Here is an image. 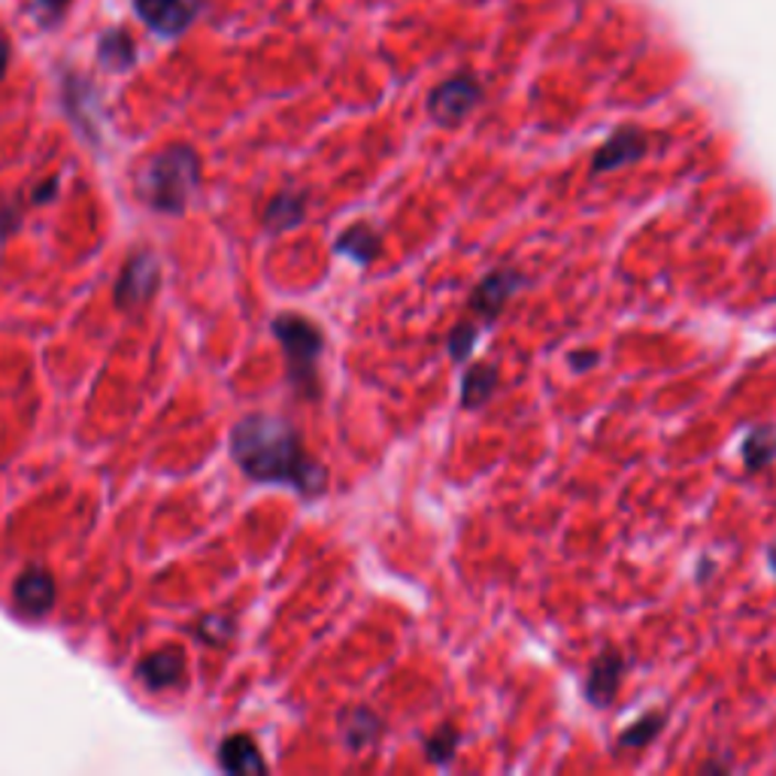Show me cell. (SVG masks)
Segmentation results:
<instances>
[{
  "instance_id": "7c38bea8",
  "label": "cell",
  "mask_w": 776,
  "mask_h": 776,
  "mask_svg": "<svg viewBox=\"0 0 776 776\" xmlns=\"http://www.w3.org/2000/svg\"><path fill=\"white\" fill-rule=\"evenodd\" d=\"M379 728L382 725H379L376 713H370L367 707H355L340 719V737L346 743V750L362 752L367 746H374L376 737H379Z\"/></svg>"
},
{
  "instance_id": "52a82bcc",
  "label": "cell",
  "mask_w": 776,
  "mask_h": 776,
  "mask_svg": "<svg viewBox=\"0 0 776 776\" xmlns=\"http://www.w3.org/2000/svg\"><path fill=\"white\" fill-rule=\"evenodd\" d=\"M521 289V277L516 270H495L473 289L471 310L483 319H495L507 306L509 298Z\"/></svg>"
},
{
  "instance_id": "9a60e30c",
  "label": "cell",
  "mask_w": 776,
  "mask_h": 776,
  "mask_svg": "<svg viewBox=\"0 0 776 776\" xmlns=\"http://www.w3.org/2000/svg\"><path fill=\"white\" fill-rule=\"evenodd\" d=\"M97 61L107 67V71H128L133 61H137V46L128 31L112 28L107 34L97 40Z\"/></svg>"
},
{
  "instance_id": "5b68a950",
  "label": "cell",
  "mask_w": 776,
  "mask_h": 776,
  "mask_svg": "<svg viewBox=\"0 0 776 776\" xmlns=\"http://www.w3.org/2000/svg\"><path fill=\"white\" fill-rule=\"evenodd\" d=\"M206 0H133L140 22L158 36H182L204 10Z\"/></svg>"
},
{
  "instance_id": "44dd1931",
  "label": "cell",
  "mask_w": 776,
  "mask_h": 776,
  "mask_svg": "<svg viewBox=\"0 0 776 776\" xmlns=\"http://www.w3.org/2000/svg\"><path fill=\"white\" fill-rule=\"evenodd\" d=\"M476 334H479V327L473 325V322H461V325H455V331L449 334V355L455 358V362H467L473 352V343H476Z\"/></svg>"
},
{
  "instance_id": "ba28073f",
  "label": "cell",
  "mask_w": 776,
  "mask_h": 776,
  "mask_svg": "<svg viewBox=\"0 0 776 776\" xmlns=\"http://www.w3.org/2000/svg\"><path fill=\"white\" fill-rule=\"evenodd\" d=\"M15 604L22 606L28 616H43L55 604V580L43 568H28L12 585Z\"/></svg>"
},
{
  "instance_id": "7402d4cb",
  "label": "cell",
  "mask_w": 776,
  "mask_h": 776,
  "mask_svg": "<svg viewBox=\"0 0 776 776\" xmlns=\"http://www.w3.org/2000/svg\"><path fill=\"white\" fill-rule=\"evenodd\" d=\"M67 3H71V0H36V3H34L36 22L43 24V28H52V24H58L61 19H64V10H67Z\"/></svg>"
},
{
  "instance_id": "9c48e42d",
  "label": "cell",
  "mask_w": 776,
  "mask_h": 776,
  "mask_svg": "<svg viewBox=\"0 0 776 776\" xmlns=\"http://www.w3.org/2000/svg\"><path fill=\"white\" fill-rule=\"evenodd\" d=\"M643 152H646V140H643V133L634 131V128H622V131L613 133V137L597 149V155H594L592 161V170L594 173H610V170L628 168V164H634V161H640Z\"/></svg>"
},
{
  "instance_id": "2e32d148",
  "label": "cell",
  "mask_w": 776,
  "mask_h": 776,
  "mask_svg": "<svg viewBox=\"0 0 776 776\" xmlns=\"http://www.w3.org/2000/svg\"><path fill=\"white\" fill-rule=\"evenodd\" d=\"M303 216H306V197L294 192H282L267 204L265 225L270 230H291L301 225Z\"/></svg>"
},
{
  "instance_id": "8992f818",
  "label": "cell",
  "mask_w": 776,
  "mask_h": 776,
  "mask_svg": "<svg viewBox=\"0 0 776 776\" xmlns=\"http://www.w3.org/2000/svg\"><path fill=\"white\" fill-rule=\"evenodd\" d=\"M158 279H161V270H158V261L152 255H133L131 261L125 265L121 270L119 282H116V301L125 310H133L152 298V291L158 289Z\"/></svg>"
},
{
  "instance_id": "30bf717a",
  "label": "cell",
  "mask_w": 776,
  "mask_h": 776,
  "mask_svg": "<svg viewBox=\"0 0 776 776\" xmlns=\"http://www.w3.org/2000/svg\"><path fill=\"white\" fill-rule=\"evenodd\" d=\"M622 673H625V658L613 649H606L597 661L589 670V682H585V694L594 707H606L613 703L618 691V682H622Z\"/></svg>"
},
{
  "instance_id": "ffe728a7",
  "label": "cell",
  "mask_w": 776,
  "mask_h": 776,
  "mask_svg": "<svg viewBox=\"0 0 776 776\" xmlns=\"http://www.w3.org/2000/svg\"><path fill=\"white\" fill-rule=\"evenodd\" d=\"M459 750V731L452 725H443L436 734L424 740V758L431 764H449Z\"/></svg>"
},
{
  "instance_id": "e0dca14e",
  "label": "cell",
  "mask_w": 776,
  "mask_h": 776,
  "mask_svg": "<svg viewBox=\"0 0 776 776\" xmlns=\"http://www.w3.org/2000/svg\"><path fill=\"white\" fill-rule=\"evenodd\" d=\"M340 255H349L352 261L358 265H370L379 252V237L370 225H352L340 234L337 246H334Z\"/></svg>"
},
{
  "instance_id": "7a4b0ae2",
  "label": "cell",
  "mask_w": 776,
  "mask_h": 776,
  "mask_svg": "<svg viewBox=\"0 0 776 776\" xmlns=\"http://www.w3.org/2000/svg\"><path fill=\"white\" fill-rule=\"evenodd\" d=\"M201 158L192 146H168L140 170V197L161 213H182L197 192Z\"/></svg>"
},
{
  "instance_id": "5bb4252c",
  "label": "cell",
  "mask_w": 776,
  "mask_h": 776,
  "mask_svg": "<svg viewBox=\"0 0 776 776\" xmlns=\"http://www.w3.org/2000/svg\"><path fill=\"white\" fill-rule=\"evenodd\" d=\"M495 388H497L495 364H488V362L473 364L471 370L464 374V379H461V403H464L467 410H479V407H485V403L492 400Z\"/></svg>"
},
{
  "instance_id": "8fae6325",
  "label": "cell",
  "mask_w": 776,
  "mask_h": 776,
  "mask_svg": "<svg viewBox=\"0 0 776 776\" xmlns=\"http://www.w3.org/2000/svg\"><path fill=\"white\" fill-rule=\"evenodd\" d=\"M218 758H222V767L228 774H265L267 770L255 740L246 737V734H234V737L225 740L222 750H218Z\"/></svg>"
},
{
  "instance_id": "ac0fdd59",
  "label": "cell",
  "mask_w": 776,
  "mask_h": 776,
  "mask_svg": "<svg viewBox=\"0 0 776 776\" xmlns=\"http://www.w3.org/2000/svg\"><path fill=\"white\" fill-rule=\"evenodd\" d=\"M776 459V436L770 431H752L743 440V461L750 471H762Z\"/></svg>"
},
{
  "instance_id": "4fadbf2b",
  "label": "cell",
  "mask_w": 776,
  "mask_h": 776,
  "mask_svg": "<svg viewBox=\"0 0 776 776\" xmlns=\"http://www.w3.org/2000/svg\"><path fill=\"white\" fill-rule=\"evenodd\" d=\"M182 670H185V658L180 649H164V653L149 655L137 670V677L143 679L149 689H168L182 677Z\"/></svg>"
},
{
  "instance_id": "277c9868",
  "label": "cell",
  "mask_w": 776,
  "mask_h": 776,
  "mask_svg": "<svg viewBox=\"0 0 776 776\" xmlns=\"http://www.w3.org/2000/svg\"><path fill=\"white\" fill-rule=\"evenodd\" d=\"M479 100H483V85L476 83L471 73H459V76L443 79L431 91V97H428V116L436 125H446V128L449 125H461L473 109L479 107Z\"/></svg>"
},
{
  "instance_id": "603a6c76",
  "label": "cell",
  "mask_w": 776,
  "mask_h": 776,
  "mask_svg": "<svg viewBox=\"0 0 776 776\" xmlns=\"http://www.w3.org/2000/svg\"><path fill=\"white\" fill-rule=\"evenodd\" d=\"M10 55H12V46H10V36L0 31V79L7 76V67H10Z\"/></svg>"
},
{
  "instance_id": "d6986e66",
  "label": "cell",
  "mask_w": 776,
  "mask_h": 776,
  "mask_svg": "<svg viewBox=\"0 0 776 776\" xmlns=\"http://www.w3.org/2000/svg\"><path fill=\"white\" fill-rule=\"evenodd\" d=\"M661 725H665V715L646 713L640 722H634V725L618 737V746H622V750H640V746H646V743H653V740L658 737Z\"/></svg>"
},
{
  "instance_id": "cb8c5ba5",
  "label": "cell",
  "mask_w": 776,
  "mask_h": 776,
  "mask_svg": "<svg viewBox=\"0 0 776 776\" xmlns=\"http://www.w3.org/2000/svg\"><path fill=\"white\" fill-rule=\"evenodd\" d=\"M767 558H770V568L776 570V546H770V552H767Z\"/></svg>"
},
{
  "instance_id": "3957f363",
  "label": "cell",
  "mask_w": 776,
  "mask_h": 776,
  "mask_svg": "<svg viewBox=\"0 0 776 776\" xmlns=\"http://www.w3.org/2000/svg\"><path fill=\"white\" fill-rule=\"evenodd\" d=\"M273 334H277L279 346L285 352L289 362V376L294 379V386L301 391H315V362L322 355V334L313 322H306L301 315H279L273 322Z\"/></svg>"
},
{
  "instance_id": "6da1fadb",
  "label": "cell",
  "mask_w": 776,
  "mask_h": 776,
  "mask_svg": "<svg viewBox=\"0 0 776 776\" xmlns=\"http://www.w3.org/2000/svg\"><path fill=\"white\" fill-rule=\"evenodd\" d=\"M230 452L258 483L291 485L303 495L325 488V471L303 452L298 431L279 416H246L230 434Z\"/></svg>"
}]
</instances>
